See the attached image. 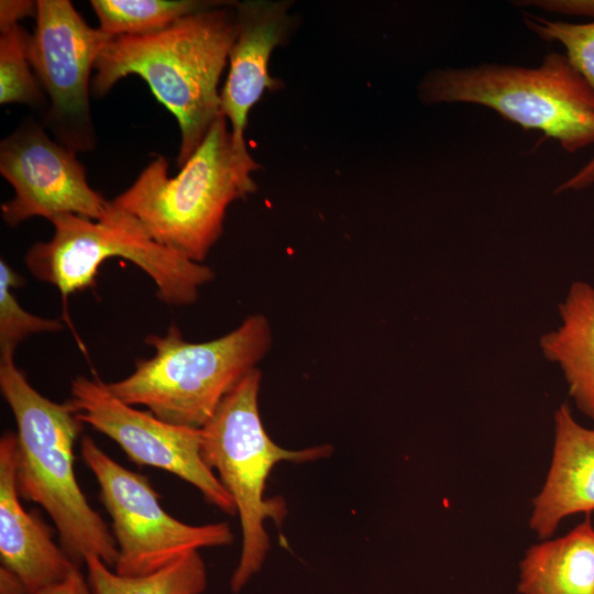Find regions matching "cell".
<instances>
[{
  "mask_svg": "<svg viewBox=\"0 0 594 594\" xmlns=\"http://www.w3.org/2000/svg\"><path fill=\"white\" fill-rule=\"evenodd\" d=\"M235 2L187 15L156 33L112 37L96 58L95 96L138 75L175 116L180 130L178 168L221 117L218 85L237 36Z\"/></svg>",
  "mask_w": 594,
  "mask_h": 594,
  "instance_id": "1",
  "label": "cell"
},
{
  "mask_svg": "<svg viewBox=\"0 0 594 594\" xmlns=\"http://www.w3.org/2000/svg\"><path fill=\"white\" fill-rule=\"evenodd\" d=\"M0 389L16 424V484L25 501L38 504L53 520L61 548L77 564L90 556L114 568L112 532L89 505L74 470V446L82 422L70 400L40 394L14 362L0 356Z\"/></svg>",
  "mask_w": 594,
  "mask_h": 594,
  "instance_id": "2",
  "label": "cell"
},
{
  "mask_svg": "<svg viewBox=\"0 0 594 594\" xmlns=\"http://www.w3.org/2000/svg\"><path fill=\"white\" fill-rule=\"evenodd\" d=\"M260 168L252 156L234 151L221 116L175 177H168L166 158L155 155L111 202L160 244L202 263L222 235L228 207L256 190L251 174Z\"/></svg>",
  "mask_w": 594,
  "mask_h": 594,
  "instance_id": "3",
  "label": "cell"
},
{
  "mask_svg": "<svg viewBox=\"0 0 594 594\" xmlns=\"http://www.w3.org/2000/svg\"><path fill=\"white\" fill-rule=\"evenodd\" d=\"M271 324L261 314L245 318L229 333L201 343L188 342L177 324L165 336L150 334L148 359H139L127 377L107 383L123 403L145 406L158 419L202 428L224 397L267 354Z\"/></svg>",
  "mask_w": 594,
  "mask_h": 594,
  "instance_id": "4",
  "label": "cell"
},
{
  "mask_svg": "<svg viewBox=\"0 0 594 594\" xmlns=\"http://www.w3.org/2000/svg\"><path fill=\"white\" fill-rule=\"evenodd\" d=\"M422 103L481 105L526 130L556 139L569 153L594 144V90L565 55L537 67L482 64L437 68L418 85Z\"/></svg>",
  "mask_w": 594,
  "mask_h": 594,
  "instance_id": "5",
  "label": "cell"
},
{
  "mask_svg": "<svg viewBox=\"0 0 594 594\" xmlns=\"http://www.w3.org/2000/svg\"><path fill=\"white\" fill-rule=\"evenodd\" d=\"M50 221L53 237L33 244L24 262L34 278L53 285L65 298L95 288L100 265L114 256L146 273L157 298L167 306L193 305L200 288L215 277L208 265L156 242L136 218L111 200L99 219L61 215Z\"/></svg>",
  "mask_w": 594,
  "mask_h": 594,
  "instance_id": "6",
  "label": "cell"
},
{
  "mask_svg": "<svg viewBox=\"0 0 594 594\" xmlns=\"http://www.w3.org/2000/svg\"><path fill=\"white\" fill-rule=\"evenodd\" d=\"M261 380L258 369L249 373L200 428L204 461L218 472L240 516L242 549L231 578L233 593H239L264 562L270 549L264 521L270 517L280 525L286 515L283 501H266L263 496L266 479L274 465L280 461H315L332 452L329 444L286 450L271 439L258 413Z\"/></svg>",
  "mask_w": 594,
  "mask_h": 594,
  "instance_id": "7",
  "label": "cell"
},
{
  "mask_svg": "<svg viewBox=\"0 0 594 594\" xmlns=\"http://www.w3.org/2000/svg\"><path fill=\"white\" fill-rule=\"evenodd\" d=\"M80 453L111 518L119 575H147L189 552L232 543L227 522L193 526L167 514L147 477L116 462L91 437H82Z\"/></svg>",
  "mask_w": 594,
  "mask_h": 594,
  "instance_id": "8",
  "label": "cell"
},
{
  "mask_svg": "<svg viewBox=\"0 0 594 594\" xmlns=\"http://www.w3.org/2000/svg\"><path fill=\"white\" fill-rule=\"evenodd\" d=\"M30 62L48 98L45 124L61 144L91 151L89 92L97 56L112 36L91 28L69 0H38Z\"/></svg>",
  "mask_w": 594,
  "mask_h": 594,
  "instance_id": "9",
  "label": "cell"
},
{
  "mask_svg": "<svg viewBox=\"0 0 594 594\" xmlns=\"http://www.w3.org/2000/svg\"><path fill=\"white\" fill-rule=\"evenodd\" d=\"M69 400L82 424L116 441L131 461L169 472L194 485L221 512L237 514L232 496L204 461L200 428L173 425L138 410L98 377H75Z\"/></svg>",
  "mask_w": 594,
  "mask_h": 594,
  "instance_id": "10",
  "label": "cell"
},
{
  "mask_svg": "<svg viewBox=\"0 0 594 594\" xmlns=\"http://www.w3.org/2000/svg\"><path fill=\"white\" fill-rule=\"evenodd\" d=\"M0 174L14 195L1 205L10 227L61 215L99 219L109 200L92 189L76 152L51 139L43 127L25 121L0 144Z\"/></svg>",
  "mask_w": 594,
  "mask_h": 594,
  "instance_id": "11",
  "label": "cell"
},
{
  "mask_svg": "<svg viewBox=\"0 0 594 594\" xmlns=\"http://www.w3.org/2000/svg\"><path fill=\"white\" fill-rule=\"evenodd\" d=\"M237 36L229 54V72L220 92V112L229 122L234 151L251 156L244 132L248 116L264 91L279 88L270 75V58L296 28L286 0H248L234 4Z\"/></svg>",
  "mask_w": 594,
  "mask_h": 594,
  "instance_id": "12",
  "label": "cell"
},
{
  "mask_svg": "<svg viewBox=\"0 0 594 594\" xmlns=\"http://www.w3.org/2000/svg\"><path fill=\"white\" fill-rule=\"evenodd\" d=\"M16 484V435L0 439V559L30 594L62 582L79 566L55 544L42 519L26 512Z\"/></svg>",
  "mask_w": 594,
  "mask_h": 594,
  "instance_id": "13",
  "label": "cell"
},
{
  "mask_svg": "<svg viewBox=\"0 0 594 594\" xmlns=\"http://www.w3.org/2000/svg\"><path fill=\"white\" fill-rule=\"evenodd\" d=\"M594 510V429L575 421L565 404L554 413L550 469L532 501L529 526L539 538L551 537L560 521Z\"/></svg>",
  "mask_w": 594,
  "mask_h": 594,
  "instance_id": "14",
  "label": "cell"
},
{
  "mask_svg": "<svg viewBox=\"0 0 594 594\" xmlns=\"http://www.w3.org/2000/svg\"><path fill=\"white\" fill-rule=\"evenodd\" d=\"M559 315L561 324L541 337L540 349L560 366L578 408L594 421V287L572 283Z\"/></svg>",
  "mask_w": 594,
  "mask_h": 594,
  "instance_id": "15",
  "label": "cell"
},
{
  "mask_svg": "<svg viewBox=\"0 0 594 594\" xmlns=\"http://www.w3.org/2000/svg\"><path fill=\"white\" fill-rule=\"evenodd\" d=\"M520 594H594V527L587 517L565 536L531 546L519 563Z\"/></svg>",
  "mask_w": 594,
  "mask_h": 594,
  "instance_id": "16",
  "label": "cell"
},
{
  "mask_svg": "<svg viewBox=\"0 0 594 594\" xmlns=\"http://www.w3.org/2000/svg\"><path fill=\"white\" fill-rule=\"evenodd\" d=\"M91 594H201L207 572L198 551L189 552L161 570L143 576H123L98 557L85 560Z\"/></svg>",
  "mask_w": 594,
  "mask_h": 594,
  "instance_id": "17",
  "label": "cell"
},
{
  "mask_svg": "<svg viewBox=\"0 0 594 594\" xmlns=\"http://www.w3.org/2000/svg\"><path fill=\"white\" fill-rule=\"evenodd\" d=\"M218 0H91L99 29L112 37L160 32L179 19L229 4Z\"/></svg>",
  "mask_w": 594,
  "mask_h": 594,
  "instance_id": "18",
  "label": "cell"
},
{
  "mask_svg": "<svg viewBox=\"0 0 594 594\" xmlns=\"http://www.w3.org/2000/svg\"><path fill=\"white\" fill-rule=\"evenodd\" d=\"M31 34L20 24L0 30V103L36 107L44 92L30 62Z\"/></svg>",
  "mask_w": 594,
  "mask_h": 594,
  "instance_id": "19",
  "label": "cell"
},
{
  "mask_svg": "<svg viewBox=\"0 0 594 594\" xmlns=\"http://www.w3.org/2000/svg\"><path fill=\"white\" fill-rule=\"evenodd\" d=\"M24 279L3 258L0 260V356L14 355L18 345L30 336L64 329L58 319L33 315L19 304L13 290Z\"/></svg>",
  "mask_w": 594,
  "mask_h": 594,
  "instance_id": "20",
  "label": "cell"
},
{
  "mask_svg": "<svg viewBox=\"0 0 594 594\" xmlns=\"http://www.w3.org/2000/svg\"><path fill=\"white\" fill-rule=\"evenodd\" d=\"M524 22L542 40L561 43L570 63L594 90V21L569 23L528 14Z\"/></svg>",
  "mask_w": 594,
  "mask_h": 594,
  "instance_id": "21",
  "label": "cell"
},
{
  "mask_svg": "<svg viewBox=\"0 0 594 594\" xmlns=\"http://www.w3.org/2000/svg\"><path fill=\"white\" fill-rule=\"evenodd\" d=\"M515 3L564 15L586 16L594 21V0H525Z\"/></svg>",
  "mask_w": 594,
  "mask_h": 594,
  "instance_id": "22",
  "label": "cell"
},
{
  "mask_svg": "<svg viewBox=\"0 0 594 594\" xmlns=\"http://www.w3.org/2000/svg\"><path fill=\"white\" fill-rule=\"evenodd\" d=\"M37 1L31 0H1L0 1V30L19 24L26 16H36Z\"/></svg>",
  "mask_w": 594,
  "mask_h": 594,
  "instance_id": "23",
  "label": "cell"
},
{
  "mask_svg": "<svg viewBox=\"0 0 594 594\" xmlns=\"http://www.w3.org/2000/svg\"><path fill=\"white\" fill-rule=\"evenodd\" d=\"M38 594H91L88 581L85 580L79 566L59 583H56Z\"/></svg>",
  "mask_w": 594,
  "mask_h": 594,
  "instance_id": "24",
  "label": "cell"
},
{
  "mask_svg": "<svg viewBox=\"0 0 594 594\" xmlns=\"http://www.w3.org/2000/svg\"><path fill=\"white\" fill-rule=\"evenodd\" d=\"M594 184V156L583 165L574 175L564 180L556 189L557 193L566 190H582Z\"/></svg>",
  "mask_w": 594,
  "mask_h": 594,
  "instance_id": "25",
  "label": "cell"
},
{
  "mask_svg": "<svg viewBox=\"0 0 594 594\" xmlns=\"http://www.w3.org/2000/svg\"><path fill=\"white\" fill-rule=\"evenodd\" d=\"M0 594H30L22 581L9 569L0 568Z\"/></svg>",
  "mask_w": 594,
  "mask_h": 594,
  "instance_id": "26",
  "label": "cell"
}]
</instances>
